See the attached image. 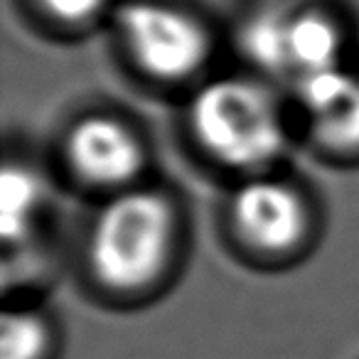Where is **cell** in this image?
I'll return each instance as SVG.
<instances>
[{
    "label": "cell",
    "mask_w": 359,
    "mask_h": 359,
    "mask_svg": "<svg viewBox=\"0 0 359 359\" xmlns=\"http://www.w3.org/2000/svg\"><path fill=\"white\" fill-rule=\"evenodd\" d=\"M172 244L175 212L168 197L153 190H130L114 197L96 217L89 261L109 288L138 290L163 273Z\"/></svg>",
    "instance_id": "6da1fadb"
},
{
    "label": "cell",
    "mask_w": 359,
    "mask_h": 359,
    "mask_svg": "<svg viewBox=\"0 0 359 359\" xmlns=\"http://www.w3.org/2000/svg\"><path fill=\"white\" fill-rule=\"evenodd\" d=\"M192 130L222 165L261 170L278 158L285 143L273 96L249 79H219L202 86L192 101Z\"/></svg>",
    "instance_id": "7a4b0ae2"
},
{
    "label": "cell",
    "mask_w": 359,
    "mask_h": 359,
    "mask_svg": "<svg viewBox=\"0 0 359 359\" xmlns=\"http://www.w3.org/2000/svg\"><path fill=\"white\" fill-rule=\"evenodd\" d=\"M118 30L135 62L160 79L190 76L207 57V35L200 22L155 0L121 6Z\"/></svg>",
    "instance_id": "3957f363"
},
{
    "label": "cell",
    "mask_w": 359,
    "mask_h": 359,
    "mask_svg": "<svg viewBox=\"0 0 359 359\" xmlns=\"http://www.w3.org/2000/svg\"><path fill=\"white\" fill-rule=\"evenodd\" d=\"M231 219L246 244L264 254H283L303 239L308 212L290 185L271 177H254L236 190Z\"/></svg>",
    "instance_id": "277c9868"
},
{
    "label": "cell",
    "mask_w": 359,
    "mask_h": 359,
    "mask_svg": "<svg viewBox=\"0 0 359 359\" xmlns=\"http://www.w3.org/2000/svg\"><path fill=\"white\" fill-rule=\"evenodd\" d=\"M67 155L81 180L99 187H121L143 168V148L126 123L111 116H89L72 128Z\"/></svg>",
    "instance_id": "5b68a950"
},
{
    "label": "cell",
    "mask_w": 359,
    "mask_h": 359,
    "mask_svg": "<svg viewBox=\"0 0 359 359\" xmlns=\"http://www.w3.org/2000/svg\"><path fill=\"white\" fill-rule=\"evenodd\" d=\"M295 89L323 143L337 150L359 148V76L332 67L295 81Z\"/></svg>",
    "instance_id": "8992f818"
},
{
    "label": "cell",
    "mask_w": 359,
    "mask_h": 359,
    "mask_svg": "<svg viewBox=\"0 0 359 359\" xmlns=\"http://www.w3.org/2000/svg\"><path fill=\"white\" fill-rule=\"evenodd\" d=\"M342 35L318 11H285V67L293 81L339 67Z\"/></svg>",
    "instance_id": "52a82bcc"
},
{
    "label": "cell",
    "mask_w": 359,
    "mask_h": 359,
    "mask_svg": "<svg viewBox=\"0 0 359 359\" xmlns=\"http://www.w3.org/2000/svg\"><path fill=\"white\" fill-rule=\"evenodd\" d=\"M3 239L6 244L22 241L32 229L42 207V182L32 170L22 165H8L3 170Z\"/></svg>",
    "instance_id": "ba28073f"
},
{
    "label": "cell",
    "mask_w": 359,
    "mask_h": 359,
    "mask_svg": "<svg viewBox=\"0 0 359 359\" xmlns=\"http://www.w3.org/2000/svg\"><path fill=\"white\" fill-rule=\"evenodd\" d=\"M241 45L249 60L271 74H288L285 67V11H261L244 25Z\"/></svg>",
    "instance_id": "9c48e42d"
},
{
    "label": "cell",
    "mask_w": 359,
    "mask_h": 359,
    "mask_svg": "<svg viewBox=\"0 0 359 359\" xmlns=\"http://www.w3.org/2000/svg\"><path fill=\"white\" fill-rule=\"evenodd\" d=\"M47 325L40 315L27 313H6L3 315V359H42L47 349Z\"/></svg>",
    "instance_id": "30bf717a"
},
{
    "label": "cell",
    "mask_w": 359,
    "mask_h": 359,
    "mask_svg": "<svg viewBox=\"0 0 359 359\" xmlns=\"http://www.w3.org/2000/svg\"><path fill=\"white\" fill-rule=\"evenodd\" d=\"M40 3L47 13L69 22L86 20L94 13H99V8L104 6V0H40Z\"/></svg>",
    "instance_id": "8fae6325"
}]
</instances>
